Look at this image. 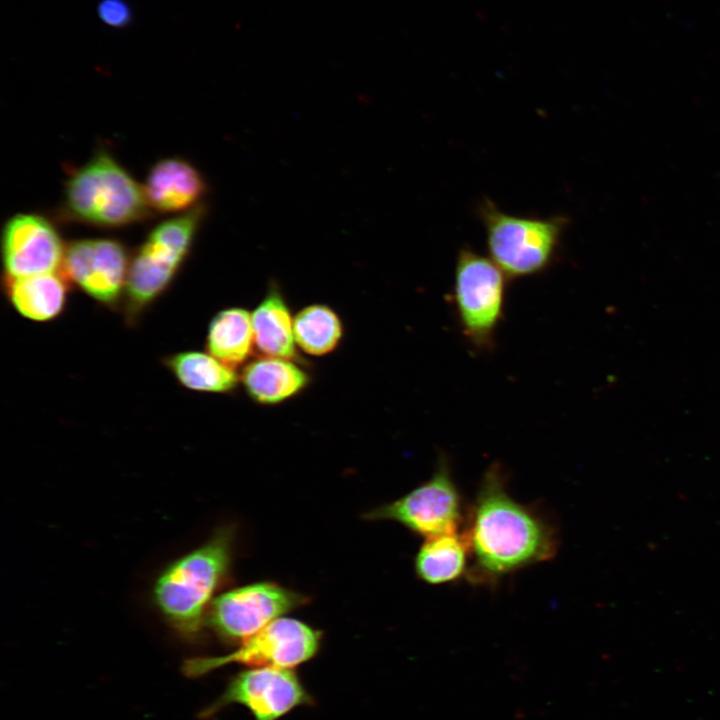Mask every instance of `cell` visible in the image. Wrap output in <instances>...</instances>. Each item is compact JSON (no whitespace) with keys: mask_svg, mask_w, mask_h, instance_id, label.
<instances>
[{"mask_svg":"<svg viewBox=\"0 0 720 720\" xmlns=\"http://www.w3.org/2000/svg\"><path fill=\"white\" fill-rule=\"evenodd\" d=\"M254 346L267 357L297 359L294 318L276 287H271L251 314Z\"/></svg>","mask_w":720,"mask_h":720,"instance_id":"16","label":"cell"},{"mask_svg":"<svg viewBox=\"0 0 720 720\" xmlns=\"http://www.w3.org/2000/svg\"><path fill=\"white\" fill-rule=\"evenodd\" d=\"M164 366L184 388L202 393H229L238 384L235 370L210 353L182 351L166 356Z\"/></svg>","mask_w":720,"mask_h":720,"instance_id":"18","label":"cell"},{"mask_svg":"<svg viewBox=\"0 0 720 720\" xmlns=\"http://www.w3.org/2000/svg\"><path fill=\"white\" fill-rule=\"evenodd\" d=\"M342 337V321L328 305H308L294 317L295 343L306 354L327 355L337 348Z\"/></svg>","mask_w":720,"mask_h":720,"instance_id":"20","label":"cell"},{"mask_svg":"<svg viewBox=\"0 0 720 720\" xmlns=\"http://www.w3.org/2000/svg\"><path fill=\"white\" fill-rule=\"evenodd\" d=\"M234 532L224 527L203 545L171 563L154 587L157 607L182 635H198L212 596L227 575Z\"/></svg>","mask_w":720,"mask_h":720,"instance_id":"2","label":"cell"},{"mask_svg":"<svg viewBox=\"0 0 720 720\" xmlns=\"http://www.w3.org/2000/svg\"><path fill=\"white\" fill-rule=\"evenodd\" d=\"M97 14L104 24L114 28L127 26L132 19L131 9L124 0H102Z\"/></svg>","mask_w":720,"mask_h":720,"instance_id":"21","label":"cell"},{"mask_svg":"<svg viewBox=\"0 0 720 720\" xmlns=\"http://www.w3.org/2000/svg\"><path fill=\"white\" fill-rule=\"evenodd\" d=\"M507 278L491 258L469 247L458 251L453 287L455 308L464 336L479 350L494 345L503 318Z\"/></svg>","mask_w":720,"mask_h":720,"instance_id":"6","label":"cell"},{"mask_svg":"<svg viewBox=\"0 0 720 720\" xmlns=\"http://www.w3.org/2000/svg\"><path fill=\"white\" fill-rule=\"evenodd\" d=\"M469 552L462 533L426 538L414 562L416 575L431 585L452 583L467 574Z\"/></svg>","mask_w":720,"mask_h":720,"instance_id":"17","label":"cell"},{"mask_svg":"<svg viewBox=\"0 0 720 720\" xmlns=\"http://www.w3.org/2000/svg\"><path fill=\"white\" fill-rule=\"evenodd\" d=\"M241 382L248 396L263 405L288 400L309 384V375L294 360L263 356L246 364Z\"/></svg>","mask_w":720,"mask_h":720,"instance_id":"15","label":"cell"},{"mask_svg":"<svg viewBox=\"0 0 720 720\" xmlns=\"http://www.w3.org/2000/svg\"><path fill=\"white\" fill-rule=\"evenodd\" d=\"M254 347L251 314L241 307L217 312L208 325L207 352L235 369L250 356Z\"/></svg>","mask_w":720,"mask_h":720,"instance_id":"19","label":"cell"},{"mask_svg":"<svg viewBox=\"0 0 720 720\" xmlns=\"http://www.w3.org/2000/svg\"><path fill=\"white\" fill-rule=\"evenodd\" d=\"M3 287L15 311L31 321H52L65 311L68 303L69 282L61 272L4 277Z\"/></svg>","mask_w":720,"mask_h":720,"instance_id":"14","label":"cell"},{"mask_svg":"<svg viewBox=\"0 0 720 720\" xmlns=\"http://www.w3.org/2000/svg\"><path fill=\"white\" fill-rule=\"evenodd\" d=\"M308 601L277 583L257 582L219 595L210 604L207 620L222 638L244 641Z\"/></svg>","mask_w":720,"mask_h":720,"instance_id":"9","label":"cell"},{"mask_svg":"<svg viewBox=\"0 0 720 720\" xmlns=\"http://www.w3.org/2000/svg\"><path fill=\"white\" fill-rule=\"evenodd\" d=\"M65 248L55 227L43 216L17 214L2 233L5 277L19 278L61 270Z\"/></svg>","mask_w":720,"mask_h":720,"instance_id":"12","label":"cell"},{"mask_svg":"<svg viewBox=\"0 0 720 720\" xmlns=\"http://www.w3.org/2000/svg\"><path fill=\"white\" fill-rule=\"evenodd\" d=\"M310 703V695L293 671L257 667L233 677L200 717L209 718L228 705L239 704L249 710L254 720H278L296 707Z\"/></svg>","mask_w":720,"mask_h":720,"instance_id":"11","label":"cell"},{"mask_svg":"<svg viewBox=\"0 0 720 720\" xmlns=\"http://www.w3.org/2000/svg\"><path fill=\"white\" fill-rule=\"evenodd\" d=\"M143 188L150 208L162 213L186 212L198 206L207 191L200 172L178 157L157 162Z\"/></svg>","mask_w":720,"mask_h":720,"instance_id":"13","label":"cell"},{"mask_svg":"<svg viewBox=\"0 0 720 720\" xmlns=\"http://www.w3.org/2000/svg\"><path fill=\"white\" fill-rule=\"evenodd\" d=\"M463 526L469 552L466 576L472 584L494 586L521 569L550 560L559 546L552 520L509 494L499 464L485 472Z\"/></svg>","mask_w":720,"mask_h":720,"instance_id":"1","label":"cell"},{"mask_svg":"<svg viewBox=\"0 0 720 720\" xmlns=\"http://www.w3.org/2000/svg\"><path fill=\"white\" fill-rule=\"evenodd\" d=\"M64 206L74 219L99 227H121L145 218L144 188L106 152L97 153L72 174Z\"/></svg>","mask_w":720,"mask_h":720,"instance_id":"5","label":"cell"},{"mask_svg":"<svg viewBox=\"0 0 720 720\" xmlns=\"http://www.w3.org/2000/svg\"><path fill=\"white\" fill-rule=\"evenodd\" d=\"M321 636L320 631L300 620L280 617L229 654L185 661L183 671L189 677H199L230 663L290 669L316 655Z\"/></svg>","mask_w":720,"mask_h":720,"instance_id":"8","label":"cell"},{"mask_svg":"<svg viewBox=\"0 0 720 720\" xmlns=\"http://www.w3.org/2000/svg\"><path fill=\"white\" fill-rule=\"evenodd\" d=\"M461 493L444 456L423 484L364 515L370 521L389 520L426 538L458 532L465 520Z\"/></svg>","mask_w":720,"mask_h":720,"instance_id":"7","label":"cell"},{"mask_svg":"<svg viewBox=\"0 0 720 720\" xmlns=\"http://www.w3.org/2000/svg\"><path fill=\"white\" fill-rule=\"evenodd\" d=\"M205 214L198 205L157 225L130 259L122 311L136 325L144 312L171 286L187 258Z\"/></svg>","mask_w":720,"mask_h":720,"instance_id":"3","label":"cell"},{"mask_svg":"<svg viewBox=\"0 0 720 720\" xmlns=\"http://www.w3.org/2000/svg\"><path fill=\"white\" fill-rule=\"evenodd\" d=\"M130 259L118 240H75L65 248L61 273L98 304L116 309L123 301Z\"/></svg>","mask_w":720,"mask_h":720,"instance_id":"10","label":"cell"},{"mask_svg":"<svg viewBox=\"0 0 720 720\" xmlns=\"http://www.w3.org/2000/svg\"><path fill=\"white\" fill-rule=\"evenodd\" d=\"M477 211L490 258L510 279L545 271L558 253L569 222L561 215L543 218L509 214L489 198L480 202Z\"/></svg>","mask_w":720,"mask_h":720,"instance_id":"4","label":"cell"}]
</instances>
